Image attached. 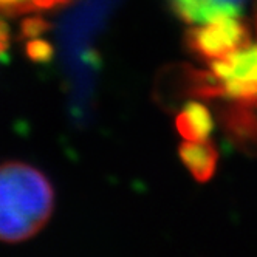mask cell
<instances>
[{
  "label": "cell",
  "mask_w": 257,
  "mask_h": 257,
  "mask_svg": "<svg viewBox=\"0 0 257 257\" xmlns=\"http://www.w3.org/2000/svg\"><path fill=\"white\" fill-rule=\"evenodd\" d=\"M27 54L30 56V59L36 61V62H47L51 59L53 54V48L47 41H41V39H34L28 44L27 47Z\"/></svg>",
  "instance_id": "cell-7"
},
{
  "label": "cell",
  "mask_w": 257,
  "mask_h": 257,
  "mask_svg": "<svg viewBox=\"0 0 257 257\" xmlns=\"http://www.w3.org/2000/svg\"><path fill=\"white\" fill-rule=\"evenodd\" d=\"M175 124L180 135L186 141H208L214 131L209 108L197 101H191L183 107Z\"/></svg>",
  "instance_id": "cell-5"
},
{
  "label": "cell",
  "mask_w": 257,
  "mask_h": 257,
  "mask_svg": "<svg viewBox=\"0 0 257 257\" xmlns=\"http://www.w3.org/2000/svg\"><path fill=\"white\" fill-rule=\"evenodd\" d=\"M68 0H0V14L19 16L33 11H44L62 7Z\"/></svg>",
  "instance_id": "cell-6"
},
{
  "label": "cell",
  "mask_w": 257,
  "mask_h": 257,
  "mask_svg": "<svg viewBox=\"0 0 257 257\" xmlns=\"http://www.w3.org/2000/svg\"><path fill=\"white\" fill-rule=\"evenodd\" d=\"M211 2H212V0H211ZM215 5H217V4H215ZM220 8H222V7H220Z\"/></svg>",
  "instance_id": "cell-11"
},
{
  "label": "cell",
  "mask_w": 257,
  "mask_h": 257,
  "mask_svg": "<svg viewBox=\"0 0 257 257\" xmlns=\"http://www.w3.org/2000/svg\"><path fill=\"white\" fill-rule=\"evenodd\" d=\"M209 68L222 82L225 98L234 101L257 98V44H249L225 58L211 61Z\"/></svg>",
  "instance_id": "cell-3"
},
{
  "label": "cell",
  "mask_w": 257,
  "mask_h": 257,
  "mask_svg": "<svg viewBox=\"0 0 257 257\" xmlns=\"http://www.w3.org/2000/svg\"><path fill=\"white\" fill-rule=\"evenodd\" d=\"M54 208L48 178L24 163L0 164V242L21 243L34 237Z\"/></svg>",
  "instance_id": "cell-1"
},
{
  "label": "cell",
  "mask_w": 257,
  "mask_h": 257,
  "mask_svg": "<svg viewBox=\"0 0 257 257\" xmlns=\"http://www.w3.org/2000/svg\"><path fill=\"white\" fill-rule=\"evenodd\" d=\"M178 155L181 163L198 183H206L212 178L217 169L218 152L211 143L186 141L180 146Z\"/></svg>",
  "instance_id": "cell-4"
},
{
  "label": "cell",
  "mask_w": 257,
  "mask_h": 257,
  "mask_svg": "<svg viewBox=\"0 0 257 257\" xmlns=\"http://www.w3.org/2000/svg\"><path fill=\"white\" fill-rule=\"evenodd\" d=\"M48 28L47 22L41 17H31V19H27L22 25V33L25 36H30V38H36L41 33H44Z\"/></svg>",
  "instance_id": "cell-8"
},
{
  "label": "cell",
  "mask_w": 257,
  "mask_h": 257,
  "mask_svg": "<svg viewBox=\"0 0 257 257\" xmlns=\"http://www.w3.org/2000/svg\"><path fill=\"white\" fill-rule=\"evenodd\" d=\"M185 39L197 58L211 62L249 45L251 33L240 16H226L189 28Z\"/></svg>",
  "instance_id": "cell-2"
},
{
  "label": "cell",
  "mask_w": 257,
  "mask_h": 257,
  "mask_svg": "<svg viewBox=\"0 0 257 257\" xmlns=\"http://www.w3.org/2000/svg\"><path fill=\"white\" fill-rule=\"evenodd\" d=\"M10 47V28L5 22L0 21V56Z\"/></svg>",
  "instance_id": "cell-9"
},
{
  "label": "cell",
  "mask_w": 257,
  "mask_h": 257,
  "mask_svg": "<svg viewBox=\"0 0 257 257\" xmlns=\"http://www.w3.org/2000/svg\"><path fill=\"white\" fill-rule=\"evenodd\" d=\"M254 25H255V31H257V5H255V10H254Z\"/></svg>",
  "instance_id": "cell-10"
}]
</instances>
